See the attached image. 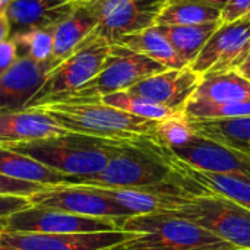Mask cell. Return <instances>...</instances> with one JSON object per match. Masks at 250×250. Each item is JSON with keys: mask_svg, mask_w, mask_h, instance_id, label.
I'll return each mask as SVG.
<instances>
[{"mask_svg": "<svg viewBox=\"0 0 250 250\" xmlns=\"http://www.w3.org/2000/svg\"><path fill=\"white\" fill-rule=\"evenodd\" d=\"M32 207L29 198L15 196V195H0V220H7L9 217Z\"/></svg>", "mask_w": 250, "mask_h": 250, "instance_id": "32", "label": "cell"}, {"mask_svg": "<svg viewBox=\"0 0 250 250\" xmlns=\"http://www.w3.org/2000/svg\"><path fill=\"white\" fill-rule=\"evenodd\" d=\"M192 120H220L250 116V101H207L190 98L183 110Z\"/></svg>", "mask_w": 250, "mask_h": 250, "instance_id": "28", "label": "cell"}, {"mask_svg": "<svg viewBox=\"0 0 250 250\" xmlns=\"http://www.w3.org/2000/svg\"><path fill=\"white\" fill-rule=\"evenodd\" d=\"M15 0H0V15H4L6 10L9 9V6L13 3Z\"/></svg>", "mask_w": 250, "mask_h": 250, "instance_id": "38", "label": "cell"}, {"mask_svg": "<svg viewBox=\"0 0 250 250\" xmlns=\"http://www.w3.org/2000/svg\"><path fill=\"white\" fill-rule=\"evenodd\" d=\"M97 18L81 0L75 10L57 26H54V47L51 60L59 64L67 59L97 29Z\"/></svg>", "mask_w": 250, "mask_h": 250, "instance_id": "20", "label": "cell"}, {"mask_svg": "<svg viewBox=\"0 0 250 250\" xmlns=\"http://www.w3.org/2000/svg\"><path fill=\"white\" fill-rule=\"evenodd\" d=\"M100 101L107 104V105H111L114 108L130 113L133 116L144 117L148 120H155V122L163 120L166 117H170L173 114H177L173 110H170L161 104H157L151 100H146V98L139 97L136 94H132L129 91H120V92L108 94V95L103 97Z\"/></svg>", "mask_w": 250, "mask_h": 250, "instance_id": "27", "label": "cell"}, {"mask_svg": "<svg viewBox=\"0 0 250 250\" xmlns=\"http://www.w3.org/2000/svg\"><path fill=\"white\" fill-rule=\"evenodd\" d=\"M192 98L218 103L250 101V81L239 70L205 75Z\"/></svg>", "mask_w": 250, "mask_h": 250, "instance_id": "24", "label": "cell"}, {"mask_svg": "<svg viewBox=\"0 0 250 250\" xmlns=\"http://www.w3.org/2000/svg\"><path fill=\"white\" fill-rule=\"evenodd\" d=\"M126 144L129 142H116L67 132L60 136L12 145L7 148L28 155L64 176L85 177L103 171L110 160Z\"/></svg>", "mask_w": 250, "mask_h": 250, "instance_id": "2", "label": "cell"}, {"mask_svg": "<svg viewBox=\"0 0 250 250\" xmlns=\"http://www.w3.org/2000/svg\"><path fill=\"white\" fill-rule=\"evenodd\" d=\"M67 133L41 108L0 111V146H12Z\"/></svg>", "mask_w": 250, "mask_h": 250, "instance_id": "18", "label": "cell"}, {"mask_svg": "<svg viewBox=\"0 0 250 250\" xmlns=\"http://www.w3.org/2000/svg\"><path fill=\"white\" fill-rule=\"evenodd\" d=\"M171 215L198 224L237 249H250V209L230 199L199 193Z\"/></svg>", "mask_w": 250, "mask_h": 250, "instance_id": "6", "label": "cell"}, {"mask_svg": "<svg viewBox=\"0 0 250 250\" xmlns=\"http://www.w3.org/2000/svg\"><path fill=\"white\" fill-rule=\"evenodd\" d=\"M242 19H243V21H246V22H250V10L246 13V15H245V16H243V18H242Z\"/></svg>", "mask_w": 250, "mask_h": 250, "instance_id": "41", "label": "cell"}, {"mask_svg": "<svg viewBox=\"0 0 250 250\" xmlns=\"http://www.w3.org/2000/svg\"><path fill=\"white\" fill-rule=\"evenodd\" d=\"M237 250H250V249H237Z\"/></svg>", "mask_w": 250, "mask_h": 250, "instance_id": "43", "label": "cell"}, {"mask_svg": "<svg viewBox=\"0 0 250 250\" xmlns=\"http://www.w3.org/2000/svg\"><path fill=\"white\" fill-rule=\"evenodd\" d=\"M221 25V21H215L196 25L157 26H160L163 34L168 38L177 54L190 66Z\"/></svg>", "mask_w": 250, "mask_h": 250, "instance_id": "25", "label": "cell"}, {"mask_svg": "<svg viewBox=\"0 0 250 250\" xmlns=\"http://www.w3.org/2000/svg\"><path fill=\"white\" fill-rule=\"evenodd\" d=\"M170 166L180 177L183 185L195 195L214 193L226 199H230L245 208L250 209V177L242 174L229 173H211L198 170L177 160L168 151Z\"/></svg>", "mask_w": 250, "mask_h": 250, "instance_id": "17", "label": "cell"}, {"mask_svg": "<svg viewBox=\"0 0 250 250\" xmlns=\"http://www.w3.org/2000/svg\"><path fill=\"white\" fill-rule=\"evenodd\" d=\"M173 176L168 149L160 145L155 138H144L123 145L103 171L85 177H70L67 185L129 189L157 185Z\"/></svg>", "mask_w": 250, "mask_h": 250, "instance_id": "3", "label": "cell"}, {"mask_svg": "<svg viewBox=\"0 0 250 250\" xmlns=\"http://www.w3.org/2000/svg\"><path fill=\"white\" fill-rule=\"evenodd\" d=\"M18 60V53H16V45L12 38L0 42V76L15 64Z\"/></svg>", "mask_w": 250, "mask_h": 250, "instance_id": "34", "label": "cell"}, {"mask_svg": "<svg viewBox=\"0 0 250 250\" xmlns=\"http://www.w3.org/2000/svg\"><path fill=\"white\" fill-rule=\"evenodd\" d=\"M81 0H15L6 10L10 37L29 31L54 28L64 21Z\"/></svg>", "mask_w": 250, "mask_h": 250, "instance_id": "19", "label": "cell"}, {"mask_svg": "<svg viewBox=\"0 0 250 250\" xmlns=\"http://www.w3.org/2000/svg\"><path fill=\"white\" fill-rule=\"evenodd\" d=\"M221 21V10L198 0H168L160 12L155 25H196Z\"/></svg>", "mask_w": 250, "mask_h": 250, "instance_id": "26", "label": "cell"}, {"mask_svg": "<svg viewBox=\"0 0 250 250\" xmlns=\"http://www.w3.org/2000/svg\"><path fill=\"white\" fill-rule=\"evenodd\" d=\"M198 1L205 3V4L212 6V7H217V9H220V10L223 12V9L227 6V3H229L230 0H198Z\"/></svg>", "mask_w": 250, "mask_h": 250, "instance_id": "36", "label": "cell"}, {"mask_svg": "<svg viewBox=\"0 0 250 250\" xmlns=\"http://www.w3.org/2000/svg\"><path fill=\"white\" fill-rule=\"evenodd\" d=\"M189 120L195 135L234 148L245 154L248 152L250 146V116L220 120Z\"/></svg>", "mask_w": 250, "mask_h": 250, "instance_id": "23", "label": "cell"}, {"mask_svg": "<svg viewBox=\"0 0 250 250\" xmlns=\"http://www.w3.org/2000/svg\"><path fill=\"white\" fill-rule=\"evenodd\" d=\"M0 250H19V249H15V248H12V246L3 245V243L0 242Z\"/></svg>", "mask_w": 250, "mask_h": 250, "instance_id": "40", "label": "cell"}, {"mask_svg": "<svg viewBox=\"0 0 250 250\" xmlns=\"http://www.w3.org/2000/svg\"><path fill=\"white\" fill-rule=\"evenodd\" d=\"M111 42L94 31L67 59L60 62L45 78L40 91L25 108H37L60 101L92 81L103 69Z\"/></svg>", "mask_w": 250, "mask_h": 250, "instance_id": "5", "label": "cell"}, {"mask_svg": "<svg viewBox=\"0 0 250 250\" xmlns=\"http://www.w3.org/2000/svg\"><path fill=\"white\" fill-rule=\"evenodd\" d=\"M54 28L29 29L10 37L15 41L18 59H32L35 62H50L54 47Z\"/></svg>", "mask_w": 250, "mask_h": 250, "instance_id": "29", "label": "cell"}, {"mask_svg": "<svg viewBox=\"0 0 250 250\" xmlns=\"http://www.w3.org/2000/svg\"><path fill=\"white\" fill-rule=\"evenodd\" d=\"M7 230V220H0V236Z\"/></svg>", "mask_w": 250, "mask_h": 250, "instance_id": "39", "label": "cell"}, {"mask_svg": "<svg viewBox=\"0 0 250 250\" xmlns=\"http://www.w3.org/2000/svg\"><path fill=\"white\" fill-rule=\"evenodd\" d=\"M237 70H239L248 81H250V56L243 62V64H242Z\"/></svg>", "mask_w": 250, "mask_h": 250, "instance_id": "37", "label": "cell"}, {"mask_svg": "<svg viewBox=\"0 0 250 250\" xmlns=\"http://www.w3.org/2000/svg\"><path fill=\"white\" fill-rule=\"evenodd\" d=\"M66 132L116 142L154 138L157 122L133 116L101 101H56L41 107Z\"/></svg>", "mask_w": 250, "mask_h": 250, "instance_id": "1", "label": "cell"}, {"mask_svg": "<svg viewBox=\"0 0 250 250\" xmlns=\"http://www.w3.org/2000/svg\"><path fill=\"white\" fill-rule=\"evenodd\" d=\"M202 76L192 67L166 69L148 76L127 91L161 104L174 113H183L186 104L196 92Z\"/></svg>", "mask_w": 250, "mask_h": 250, "instance_id": "15", "label": "cell"}, {"mask_svg": "<svg viewBox=\"0 0 250 250\" xmlns=\"http://www.w3.org/2000/svg\"><path fill=\"white\" fill-rule=\"evenodd\" d=\"M44 188L45 186L38 185V183L22 182V180H16V179L0 174V195H15V196L29 198L31 195L42 190Z\"/></svg>", "mask_w": 250, "mask_h": 250, "instance_id": "31", "label": "cell"}, {"mask_svg": "<svg viewBox=\"0 0 250 250\" xmlns=\"http://www.w3.org/2000/svg\"><path fill=\"white\" fill-rule=\"evenodd\" d=\"M120 229L135 236L111 250H237L198 224L171 214L133 215Z\"/></svg>", "mask_w": 250, "mask_h": 250, "instance_id": "4", "label": "cell"}, {"mask_svg": "<svg viewBox=\"0 0 250 250\" xmlns=\"http://www.w3.org/2000/svg\"><path fill=\"white\" fill-rule=\"evenodd\" d=\"M246 154H248V155L250 157V146H249V149H248V152H246Z\"/></svg>", "mask_w": 250, "mask_h": 250, "instance_id": "42", "label": "cell"}, {"mask_svg": "<svg viewBox=\"0 0 250 250\" xmlns=\"http://www.w3.org/2000/svg\"><path fill=\"white\" fill-rule=\"evenodd\" d=\"M126 218H92L59 209L29 207L7 218L9 233H38V234H73L119 231Z\"/></svg>", "mask_w": 250, "mask_h": 250, "instance_id": "9", "label": "cell"}, {"mask_svg": "<svg viewBox=\"0 0 250 250\" xmlns=\"http://www.w3.org/2000/svg\"><path fill=\"white\" fill-rule=\"evenodd\" d=\"M135 233L101 231L73 234H38V233H3L0 242L19 250H111L125 243Z\"/></svg>", "mask_w": 250, "mask_h": 250, "instance_id": "13", "label": "cell"}, {"mask_svg": "<svg viewBox=\"0 0 250 250\" xmlns=\"http://www.w3.org/2000/svg\"><path fill=\"white\" fill-rule=\"evenodd\" d=\"M0 174L42 186L67 185L70 177L64 176L28 155L0 146Z\"/></svg>", "mask_w": 250, "mask_h": 250, "instance_id": "21", "label": "cell"}, {"mask_svg": "<svg viewBox=\"0 0 250 250\" xmlns=\"http://www.w3.org/2000/svg\"><path fill=\"white\" fill-rule=\"evenodd\" d=\"M56 66L53 60L40 63L26 57L18 59L0 76V111L23 110Z\"/></svg>", "mask_w": 250, "mask_h": 250, "instance_id": "16", "label": "cell"}, {"mask_svg": "<svg viewBox=\"0 0 250 250\" xmlns=\"http://www.w3.org/2000/svg\"><path fill=\"white\" fill-rule=\"evenodd\" d=\"M250 56V22L223 23L190 67L201 76L237 70Z\"/></svg>", "mask_w": 250, "mask_h": 250, "instance_id": "11", "label": "cell"}, {"mask_svg": "<svg viewBox=\"0 0 250 250\" xmlns=\"http://www.w3.org/2000/svg\"><path fill=\"white\" fill-rule=\"evenodd\" d=\"M35 207L59 209L63 212L92 218H129L133 217L117 202L103 195L98 188L83 185L45 186L29 196Z\"/></svg>", "mask_w": 250, "mask_h": 250, "instance_id": "10", "label": "cell"}, {"mask_svg": "<svg viewBox=\"0 0 250 250\" xmlns=\"http://www.w3.org/2000/svg\"><path fill=\"white\" fill-rule=\"evenodd\" d=\"M166 69L163 64L138 51L122 44H111L110 54L101 72L86 85L60 101H100L108 94L127 91L138 82Z\"/></svg>", "mask_w": 250, "mask_h": 250, "instance_id": "7", "label": "cell"}, {"mask_svg": "<svg viewBox=\"0 0 250 250\" xmlns=\"http://www.w3.org/2000/svg\"><path fill=\"white\" fill-rule=\"evenodd\" d=\"M195 136L190 120L185 113H177L158 120L154 129L155 141L167 149H173L188 144Z\"/></svg>", "mask_w": 250, "mask_h": 250, "instance_id": "30", "label": "cell"}, {"mask_svg": "<svg viewBox=\"0 0 250 250\" xmlns=\"http://www.w3.org/2000/svg\"><path fill=\"white\" fill-rule=\"evenodd\" d=\"M116 44H122L133 51H138L167 69L190 67L174 50L168 38L163 34L160 26L154 25L144 31L122 37Z\"/></svg>", "mask_w": 250, "mask_h": 250, "instance_id": "22", "label": "cell"}, {"mask_svg": "<svg viewBox=\"0 0 250 250\" xmlns=\"http://www.w3.org/2000/svg\"><path fill=\"white\" fill-rule=\"evenodd\" d=\"M168 151L177 160L198 170L250 177V157L248 154L198 135L188 144Z\"/></svg>", "mask_w": 250, "mask_h": 250, "instance_id": "14", "label": "cell"}, {"mask_svg": "<svg viewBox=\"0 0 250 250\" xmlns=\"http://www.w3.org/2000/svg\"><path fill=\"white\" fill-rule=\"evenodd\" d=\"M97 18V34L116 44L122 37L155 25L168 0H82Z\"/></svg>", "mask_w": 250, "mask_h": 250, "instance_id": "8", "label": "cell"}, {"mask_svg": "<svg viewBox=\"0 0 250 250\" xmlns=\"http://www.w3.org/2000/svg\"><path fill=\"white\" fill-rule=\"evenodd\" d=\"M10 38V23L6 15H0V42Z\"/></svg>", "mask_w": 250, "mask_h": 250, "instance_id": "35", "label": "cell"}, {"mask_svg": "<svg viewBox=\"0 0 250 250\" xmlns=\"http://www.w3.org/2000/svg\"><path fill=\"white\" fill-rule=\"evenodd\" d=\"M250 10V0H230L221 12V23L242 19Z\"/></svg>", "mask_w": 250, "mask_h": 250, "instance_id": "33", "label": "cell"}, {"mask_svg": "<svg viewBox=\"0 0 250 250\" xmlns=\"http://www.w3.org/2000/svg\"><path fill=\"white\" fill-rule=\"evenodd\" d=\"M98 189L103 195L117 202L132 215L171 214L183 207L192 196H195V193H192L183 185L176 173L171 179L151 186L129 189Z\"/></svg>", "mask_w": 250, "mask_h": 250, "instance_id": "12", "label": "cell"}]
</instances>
